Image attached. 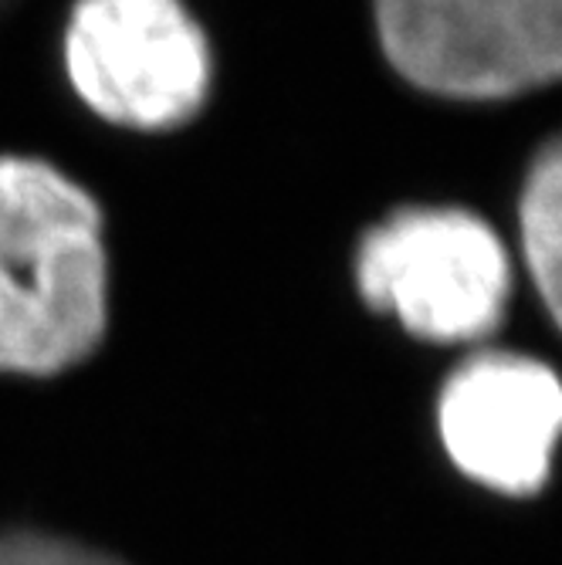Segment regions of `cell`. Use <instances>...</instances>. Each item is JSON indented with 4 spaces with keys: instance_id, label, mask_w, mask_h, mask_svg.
Returning a JSON list of instances; mask_svg holds the SVG:
<instances>
[{
    "instance_id": "5b68a950",
    "label": "cell",
    "mask_w": 562,
    "mask_h": 565,
    "mask_svg": "<svg viewBox=\"0 0 562 565\" xmlns=\"http://www.w3.org/2000/svg\"><path fill=\"white\" fill-rule=\"evenodd\" d=\"M434 424L465 481L498 498H536L562 447V376L532 355L481 349L441 386Z\"/></svg>"
},
{
    "instance_id": "6da1fadb",
    "label": "cell",
    "mask_w": 562,
    "mask_h": 565,
    "mask_svg": "<svg viewBox=\"0 0 562 565\" xmlns=\"http://www.w3.org/2000/svg\"><path fill=\"white\" fill-rule=\"evenodd\" d=\"M109 316L102 200L41 152L0 149V373L44 380L82 366Z\"/></svg>"
},
{
    "instance_id": "3957f363",
    "label": "cell",
    "mask_w": 562,
    "mask_h": 565,
    "mask_svg": "<svg viewBox=\"0 0 562 565\" xmlns=\"http://www.w3.org/2000/svg\"><path fill=\"white\" fill-rule=\"evenodd\" d=\"M360 298L434 345L488 339L512 295V265L498 234L457 207H403L373 224L352 258Z\"/></svg>"
},
{
    "instance_id": "7a4b0ae2",
    "label": "cell",
    "mask_w": 562,
    "mask_h": 565,
    "mask_svg": "<svg viewBox=\"0 0 562 565\" xmlns=\"http://www.w3.org/2000/svg\"><path fill=\"white\" fill-rule=\"evenodd\" d=\"M59 65L95 122L132 136L193 126L218 82L214 41L190 0H72Z\"/></svg>"
},
{
    "instance_id": "ba28073f",
    "label": "cell",
    "mask_w": 562,
    "mask_h": 565,
    "mask_svg": "<svg viewBox=\"0 0 562 565\" xmlns=\"http://www.w3.org/2000/svg\"><path fill=\"white\" fill-rule=\"evenodd\" d=\"M4 8H8V0H0V18H4Z\"/></svg>"
},
{
    "instance_id": "277c9868",
    "label": "cell",
    "mask_w": 562,
    "mask_h": 565,
    "mask_svg": "<svg viewBox=\"0 0 562 565\" xmlns=\"http://www.w3.org/2000/svg\"><path fill=\"white\" fill-rule=\"evenodd\" d=\"M390 68L444 98H505L562 78V0H373Z\"/></svg>"
},
{
    "instance_id": "52a82bcc",
    "label": "cell",
    "mask_w": 562,
    "mask_h": 565,
    "mask_svg": "<svg viewBox=\"0 0 562 565\" xmlns=\"http://www.w3.org/2000/svg\"><path fill=\"white\" fill-rule=\"evenodd\" d=\"M0 565H123L113 555L38 532L0 535Z\"/></svg>"
},
{
    "instance_id": "8992f818",
    "label": "cell",
    "mask_w": 562,
    "mask_h": 565,
    "mask_svg": "<svg viewBox=\"0 0 562 565\" xmlns=\"http://www.w3.org/2000/svg\"><path fill=\"white\" fill-rule=\"evenodd\" d=\"M519 217L532 281L562 329V139L545 146L532 163Z\"/></svg>"
}]
</instances>
